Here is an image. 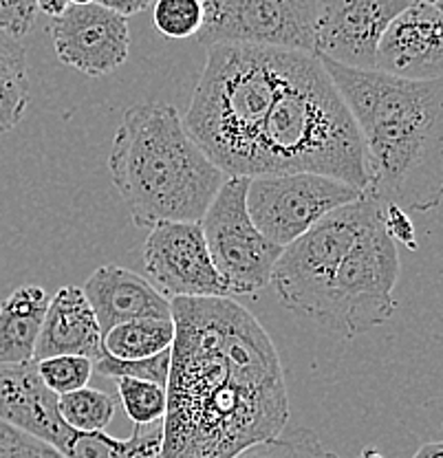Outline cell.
I'll return each mask as SVG.
<instances>
[{
  "label": "cell",
  "mask_w": 443,
  "mask_h": 458,
  "mask_svg": "<svg viewBox=\"0 0 443 458\" xmlns=\"http://www.w3.org/2000/svg\"><path fill=\"white\" fill-rule=\"evenodd\" d=\"M175 342L159 458H234L283 434V364L259 319L232 298H173Z\"/></svg>",
  "instance_id": "obj_1"
},
{
  "label": "cell",
  "mask_w": 443,
  "mask_h": 458,
  "mask_svg": "<svg viewBox=\"0 0 443 458\" xmlns=\"http://www.w3.org/2000/svg\"><path fill=\"white\" fill-rule=\"evenodd\" d=\"M364 143V194L430 212L443 194V82L402 80L320 57Z\"/></svg>",
  "instance_id": "obj_2"
},
{
  "label": "cell",
  "mask_w": 443,
  "mask_h": 458,
  "mask_svg": "<svg viewBox=\"0 0 443 458\" xmlns=\"http://www.w3.org/2000/svg\"><path fill=\"white\" fill-rule=\"evenodd\" d=\"M108 172L137 227L199 223L227 174L185 131L170 104L131 106L113 137Z\"/></svg>",
  "instance_id": "obj_3"
},
{
  "label": "cell",
  "mask_w": 443,
  "mask_h": 458,
  "mask_svg": "<svg viewBox=\"0 0 443 458\" xmlns=\"http://www.w3.org/2000/svg\"><path fill=\"white\" fill-rule=\"evenodd\" d=\"M331 176L369 185L364 143L320 57L294 51L274 106L256 137L247 179L269 174Z\"/></svg>",
  "instance_id": "obj_4"
},
{
  "label": "cell",
  "mask_w": 443,
  "mask_h": 458,
  "mask_svg": "<svg viewBox=\"0 0 443 458\" xmlns=\"http://www.w3.org/2000/svg\"><path fill=\"white\" fill-rule=\"evenodd\" d=\"M294 51L212 45L183 126L227 176H247L256 137L274 106Z\"/></svg>",
  "instance_id": "obj_5"
},
{
  "label": "cell",
  "mask_w": 443,
  "mask_h": 458,
  "mask_svg": "<svg viewBox=\"0 0 443 458\" xmlns=\"http://www.w3.org/2000/svg\"><path fill=\"white\" fill-rule=\"evenodd\" d=\"M397 280V242L386 233L379 208V216L357 236L337 267L313 322L342 340L373 331L393 318Z\"/></svg>",
  "instance_id": "obj_6"
},
{
  "label": "cell",
  "mask_w": 443,
  "mask_h": 458,
  "mask_svg": "<svg viewBox=\"0 0 443 458\" xmlns=\"http://www.w3.org/2000/svg\"><path fill=\"white\" fill-rule=\"evenodd\" d=\"M379 208L382 203L378 199L362 194L283 247L271 269L269 284L287 311L316 318L337 267L357 236L379 216Z\"/></svg>",
  "instance_id": "obj_7"
},
{
  "label": "cell",
  "mask_w": 443,
  "mask_h": 458,
  "mask_svg": "<svg viewBox=\"0 0 443 458\" xmlns=\"http://www.w3.org/2000/svg\"><path fill=\"white\" fill-rule=\"evenodd\" d=\"M247 183V176H227L199 221L214 269L230 295H254L265 289L283 251L251 221L245 205Z\"/></svg>",
  "instance_id": "obj_8"
},
{
  "label": "cell",
  "mask_w": 443,
  "mask_h": 458,
  "mask_svg": "<svg viewBox=\"0 0 443 458\" xmlns=\"http://www.w3.org/2000/svg\"><path fill=\"white\" fill-rule=\"evenodd\" d=\"M322 0H203L197 40L212 45H256L316 55Z\"/></svg>",
  "instance_id": "obj_9"
},
{
  "label": "cell",
  "mask_w": 443,
  "mask_h": 458,
  "mask_svg": "<svg viewBox=\"0 0 443 458\" xmlns=\"http://www.w3.org/2000/svg\"><path fill=\"white\" fill-rule=\"evenodd\" d=\"M362 190L331 176L295 174L251 176L245 205L256 229L269 242L287 247L333 209L362 197Z\"/></svg>",
  "instance_id": "obj_10"
},
{
  "label": "cell",
  "mask_w": 443,
  "mask_h": 458,
  "mask_svg": "<svg viewBox=\"0 0 443 458\" xmlns=\"http://www.w3.org/2000/svg\"><path fill=\"white\" fill-rule=\"evenodd\" d=\"M148 283L173 298H232L214 269L201 223L168 221L150 227L141 250Z\"/></svg>",
  "instance_id": "obj_11"
},
{
  "label": "cell",
  "mask_w": 443,
  "mask_h": 458,
  "mask_svg": "<svg viewBox=\"0 0 443 458\" xmlns=\"http://www.w3.org/2000/svg\"><path fill=\"white\" fill-rule=\"evenodd\" d=\"M49 33L62 64L89 78L111 75L131 51L128 18L98 3L69 4L51 18Z\"/></svg>",
  "instance_id": "obj_12"
},
{
  "label": "cell",
  "mask_w": 443,
  "mask_h": 458,
  "mask_svg": "<svg viewBox=\"0 0 443 458\" xmlns=\"http://www.w3.org/2000/svg\"><path fill=\"white\" fill-rule=\"evenodd\" d=\"M411 0H322L316 55L351 69L373 71L384 31Z\"/></svg>",
  "instance_id": "obj_13"
},
{
  "label": "cell",
  "mask_w": 443,
  "mask_h": 458,
  "mask_svg": "<svg viewBox=\"0 0 443 458\" xmlns=\"http://www.w3.org/2000/svg\"><path fill=\"white\" fill-rule=\"evenodd\" d=\"M441 0H411L395 16L375 54V71L402 80H439L443 75Z\"/></svg>",
  "instance_id": "obj_14"
},
{
  "label": "cell",
  "mask_w": 443,
  "mask_h": 458,
  "mask_svg": "<svg viewBox=\"0 0 443 458\" xmlns=\"http://www.w3.org/2000/svg\"><path fill=\"white\" fill-rule=\"evenodd\" d=\"M0 421L62 447L73 428L62 421L58 394L40 379L36 361L0 364Z\"/></svg>",
  "instance_id": "obj_15"
},
{
  "label": "cell",
  "mask_w": 443,
  "mask_h": 458,
  "mask_svg": "<svg viewBox=\"0 0 443 458\" xmlns=\"http://www.w3.org/2000/svg\"><path fill=\"white\" fill-rule=\"evenodd\" d=\"M99 328H108L140 318H168L170 300L161 295L148 278L119 265H102L82 286Z\"/></svg>",
  "instance_id": "obj_16"
},
{
  "label": "cell",
  "mask_w": 443,
  "mask_h": 458,
  "mask_svg": "<svg viewBox=\"0 0 443 458\" xmlns=\"http://www.w3.org/2000/svg\"><path fill=\"white\" fill-rule=\"evenodd\" d=\"M54 355H82L93 361L102 355V328L80 286H62L47 304L33 361Z\"/></svg>",
  "instance_id": "obj_17"
},
{
  "label": "cell",
  "mask_w": 443,
  "mask_h": 458,
  "mask_svg": "<svg viewBox=\"0 0 443 458\" xmlns=\"http://www.w3.org/2000/svg\"><path fill=\"white\" fill-rule=\"evenodd\" d=\"M49 295L42 286H18L0 304V364L33 361Z\"/></svg>",
  "instance_id": "obj_18"
},
{
  "label": "cell",
  "mask_w": 443,
  "mask_h": 458,
  "mask_svg": "<svg viewBox=\"0 0 443 458\" xmlns=\"http://www.w3.org/2000/svg\"><path fill=\"white\" fill-rule=\"evenodd\" d=\"M164 443L161 421L135 426L128 438L108 437L106 432L71 429L60 452L66 458H159Z\"/></svg>",
  "instance_id": "obj_19"
},
{
  "label": "cell",
  "mask_w": 443,
  "mask_h": 458,
  "mask_svg": "<svg viewBox=\"0 0 443 458\" xmlns=\"http://www.w3.org/2000/svg\"><path fill=\"white\" fill-rule=\"evenodd\" d=\"M30 62L18 38L0 29V135L13 131L30 106Z\"/></svg>",
  "instance_id": "obj_20"
},
{
  "label": "cell",
  "mask_w": 443,
  "mask_h": 458,
  "mask_svg": "<svg viewBox=\"0 0 443 458\" xmlns=\"http://www.w3.org/2000/svg\"><path fill=\"white\" fill-rule=\"evenodd\" d=\"M175 342V319L140 318L102 333V352L117 360H144L168 351Z\"/></svg>",
  "instance_id": "obj_21"
},
{
  "label": "cell",
  "mask_w": 443,
  "mask_h": 458,
  "mask_svg": "<svg viewBox=\"0 0 443 458\" xmlns=\"http://www.w3.org/2000/svg\"><path fill=\"white\" fill-rule=\"evenodd\" d=\"M58 412L62 421L78 432H104L115 417V401L111 394L95 388H78L60 394Z\"/></svg>",
  "instance_id": "obj_22"
},
{
  "label": "cell",
  "mask_w": 443,
  "mask_h": 458,
  "mask_svg": "<svg viewBox=\"0 0 443 458\" xmlns=\"http://www.w3.org/2000/svg\"><path fill=\"white\" fill-rule=\"evenodd\" d=\"M117 393L122 399L124 412L135 426H150L164 419L166 414V388L152 381L141 379H115Z\"/></svg>",
  "instance_id": "obj_23"
},
{
  "label": "cell",
  "mask_w": 443,
  "mask_h": 458,
  "mask_svg": "<svg viewBox=\"0 0 443 458\" xmlns=\"http://www.w3.org/2000/svg\"><path fill=\"white\" fill-rule=\"evenodd\" d=\"M152 22L168 40H185L201 31L203 0H155Z\"/></svg>",
  "instance_id": "obj_24"
},
{
  "label": "cell",
  "mask_w": 443,
  "mask_h": 458,
  "mask_svg": "<svg viewBox=\"0 0 443 458\" xmlns=\"http://www.w3.org/2000/svg\"><path fill=\"white\" fill-rule=\"evenodd\" d=\"M234 458H337L311 429H294L287 437H274L245 447Z\"/></svg>",
  "instance_id": "obj_25"
},
{
  "label": "cell",
  "mask_w": 443,
  "mask_h": 458,
  "mask_svg": "<svg viewBox=\"0 0 443 458\" xmlns=\"http://www.w3.org/2000/svg\"><path fill=\"white\" fill-rule=\"evenodd\" d=\"M93 372L108 377V379H141L152 381L157 386L168 384L170 372V348L159 355L144 357V360H117V357L102 355L93 361Z\"/></svg>",
  "instance_id": "obj_26"
},
{
  "label": "cell",
  "mask_w": 443,
  "mask_h": 458,
  "mask_svg": "<svg viewBox=\"0 0 443 458\" xmlns=\"http://www.w3.org/2000/svg\"><path fill=\"white\" fill-rule=\"evenodd\" d=\"M40 379L54 394H66L89 386L93 375V360L82 355H54L36 361Z\"/></svg>",
  "instance_id": "obj_27"
},
{
  "label": "cell",
  "mask_w": 443,
  "mask_h": 458,
  "mask_svg": "<svg viewBox=\"0 0 443 458\" xmlns=\"http://www.w3.org/2000/svg\"><path fill=\"white\" fill-rule=\"evenodd\" d=\"M0 458H66L58 447L0 421Z\"/></svg>",
  "instance_id": "obj_28"
},
{
  "label": "cell",
  "mask_w": 443,
  "mask_h": 458,
  "mask_svg": "<svg viewBox=\"0 0 443 458\" xmlns=\"http://www.w3.org/2000/svg\"><path fill=\"white\" fill-rule=\"evenodd\" d=\"M36 16V0H0V29L18 40L31 31Z\"/></svg>",
  "instance_id": "obj_29"
},
{
  "label": "cell",
  "mask_w": 443,
  "mask_h": 458,
  "mask_svg": "<svg viewBox=\"0 0 443 458\" xmlns=\"http://www.w3.org/2000/svg\"><path fill=\"white\" fill-rule=\"evenodd\" d=\"M382 225L395 242H402L408 250H417L414 225L406 209H402L395 203H382Z\"/></svg>",
  "instance_id": "obj_30"
},
{
  "label": "cell",
  "mask_w": 443,
  "mask_h": 458,
  "mask_svg": "<svg viewBox=\"0 0 443 458\" xmlns=\"http://www.w3.org/2000/svg\"><path fill=\"white\" fill-rule=\"evenodd\" d=\"M95 3L119 13L122 18H131L135 16V13L146 12L155 0H95Z\"/></svg>",
  "instance_id": "obj_31"
},
{
  "label": "cell",
  "mask_w": 443,
  "mask_h": 458,
  "mask_svg": "<svg viewBox=\"0 0 443 458\" xmlns=\"http://www.w3.org/2000/svg\"><path fill=\"white\" fill-rule=\"evenodd\" d=\"M38 9H40L42 13H47V16H58V13L64 12L66 7H69V0H36Z\"/></svg>",
  "instance_id": "obj_32"
},
{
  "label": "cell",
  "mask_w": 443,
  "mask_h": 458,
  "mask_svg": "<svg viewBox=\"0 0 443 458\" xmlns=\"http://www.w3.org/2000/svg\"><path fill=\"white\" fill-rule=\"evenodd\" d=\"M413 458H443V443H439V441L426 443V445L419 447L417 454H414Z\"/></svg>",
  "instance_id": "obj_33"
},
{
  "label": "cell",
  "mask_w": 443,
  "mask_h": 458,
  "mask_svg": "<svg viewBox=\"0 0 443 458\" xmlns=\"http://www.w3.org/2000/svg\"><path fill=\"white\" fill-rule=\"evenodd\" d=\"M357 458H384V456L379 454V452L375 450V447H366V450H362V454L357 456Z\"/></svg>",
  "instance_id": "obj_34"
},
{
  "label": "cell",
  "mask_w": 443,
  "mask_h": 458,
  "mask_svg": "<svg viewBox=\"0 0 443 458\" xmlns=\"http://www.w3.org/2000/svg\"><path fill=\"white\" fill-rule=\"evenodd\" d=\"M71 4H89V3H95V0H69Z\"/></svg>",
  "instance_id": "obj_35"
}]
</instances>
